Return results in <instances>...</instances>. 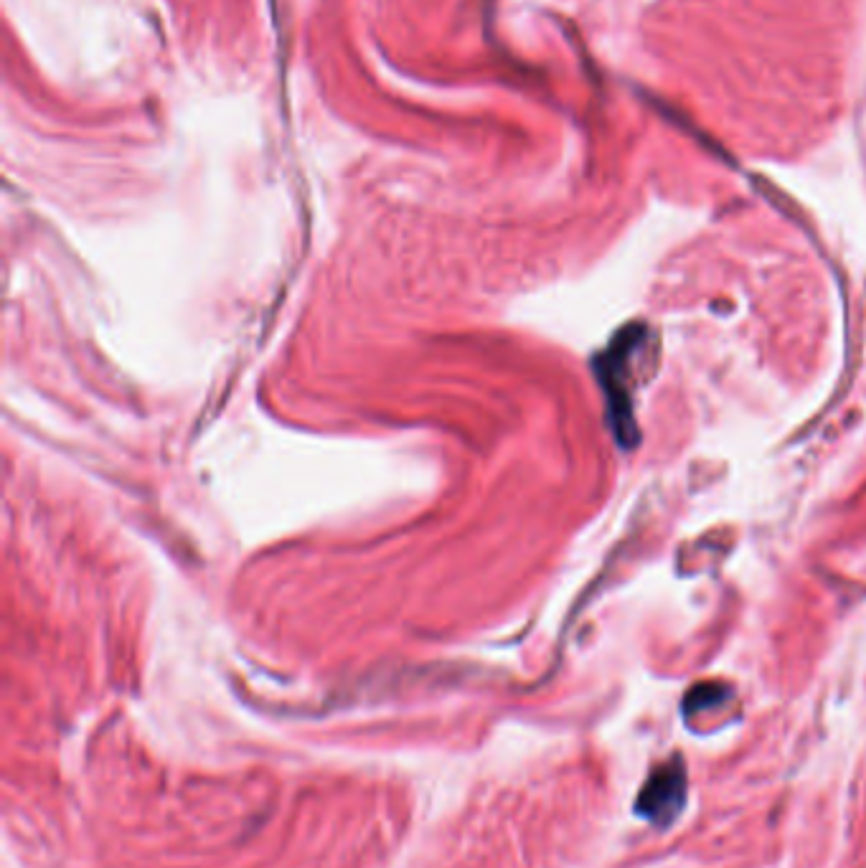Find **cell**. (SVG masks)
Segmentation results:
<instances>
[{
    "label": "cell",
    "mask_w": 866,
    "mask_h": 868,
    "mask_svg": "<svg viewBox=\"0 0 866 868\" xmlns=\"http://www.w3.org/2000/svg\"><path fill=\"white\" fill-rule=\"evenodd\" d=\"M648 330L640 325H628L613 338V343L595 358V374L605 391L607 417L615 429V437L623 447H633L638 442V429L633 419V404H630L628 374H630V353L638 348Z\"/></svg>",
    "instance_id": "1"
},
{
    "label": "cell",
    "mask_w": 866,
    "mask_h": 868,
    "mask_svg": "<svg viewBox=\"0 0 866 868\" xmlns=\"http://www.w3.org/2000/svg\"><path fill=\"white\" fill-rule=\"evenodd\" d=\"M686 764L681 757H671L651 772L646 785L640 787L635 800V813L658 828H668L679 818L686 805Z\"/></svg>",
    "instance_id": "2"
}]
</instances>
